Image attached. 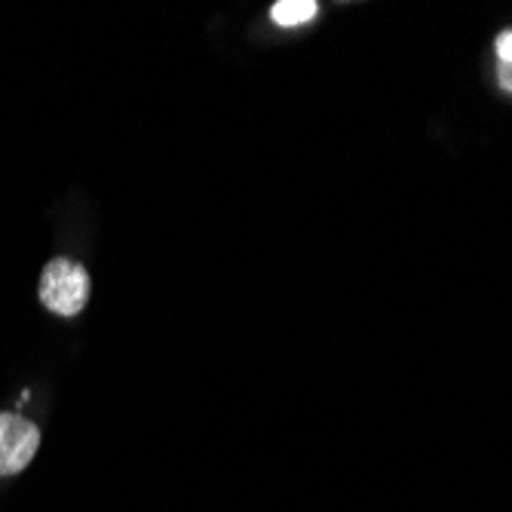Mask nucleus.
<instances>
[{
	"mask_svg": "<svg viewBox=\"0 0 512 512\" xmlns=\"http://www.w3.org/2000/svg\"><path fill=\"white\" fill-rule=\"evenodd\" d=\"M89 273L80 261L53 258L40 273V304L59 316H77L89 301Z\"/></svg>",
	"mask_w": 512,
	"mask_h": 512,
	"instance_id": "f257e3e1",
	"label": "nucleus"
},
{
	"mask_svg": "<svg viewBox=\"0 0 512 512\" xmlns=\"http://www.w3.org/2000/svg\"><path fill=\"white\" fill-rule=\"evenodd\" d=\"M494 50H497V83L512 96V28L497 37Z\"/></svg>",
	"mask_w": 512,
	"mask_h": 512,
	"instance_id": "20e7f679",
	"label": "nucleus"
},
{
	"mask_svg": "<svg viewBox=\"0 0 512 512\" xmlns=\"http://www.w3.org/2000/svg\"><path fill=\"white\" fill-rule=\"evenodd\" d=\"M40 448V430L22 414H0V476H19Z\"/></svg>",
	"mask_w": 512,
	"mask_h": 512,
	"instance_id": "f03ea898",
	"label": "nucleus"
},
{
	"mask_svg": "<svg viewBox=\"0 0 512 512\" xmlns=\"http://www.w3.org/2000/svg\"><path fill=\"white\" fill-rule=\"evenodd\" d=\"M319 4L313 0H279V4L270 7V19L283 28H295V25H307L310 19H316Z\"/></svg>",
	"mask_w": 512,
	"mask_h": 512,
	"instance_id": "7ed1b4c3",
	"label": "nucleus"
}]
</instances>
